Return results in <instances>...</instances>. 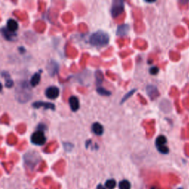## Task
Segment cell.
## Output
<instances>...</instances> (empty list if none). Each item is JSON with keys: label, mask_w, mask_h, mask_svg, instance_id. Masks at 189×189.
Listing matches in <instances>:
<instances>
[{"label": "cell", "mask_w": 189, "mask_h": 189, "mask_svg": "<svg viewBox=\"0 0 189 189\" xmlns=\"http://www.w3.org/2000/svg\"><path fill=\"white\" fill-rule=\"evenodd\" d=\"M16 98L21 103H26L32 98L30 85L27 81H21L16 88Z\"/></svg>", "instance_id": "cell-1"}, {"label": "cell", "mask_w": 189, "mask_h": 189, "mask_svg": "<svg viewBox=\"0 0 189 189\" xmlns=\"http://www.w3.org/2000/svg\"><path fill=\"white\" fill-rule=\"evenodd\" d=\"M109 41V36L106 32L102 30H98L92 34L90 37L89 42L91 45L95 47H104L108 44Z\"/></svg>", "instance_id": "cell-2"}, {"label": "cell", "mask_w": 189, "mask_h": 189, "mask_svg": "<svg viewBox=\"0 0 189 189\" xmlns=\"http://www.w3.org/2000/svg\"><path fill=\"white\" fill-rule=\"evenodd\" d=\"M25 163L28 167L30 169H33L35 166V165L41 160V157L38 155V153L31 151V152L27 153L24 157Z\"/></svg>", "instance_id": "cell-3"}, {"label": "cell", "mask_w": 189, "mask_h": 189, "mask_svg": "<svg viewBox=\"0 0 189 189\" xmlns=\"http://www.w3.org/2000/svg\"><path fill=\"white\" fill-rule=\"evenodd\" d=\"M31 142L34 145L41 146L45 143L46 142V137L44 135V131L42 130H37L34 132L30 138Z\"/></svg>", "instance_id": "cell-4"}, {"label": "cell", "mask_w": 189, "mask_h": 189, "mask_svg": "<svg viewBox=\"0 0 189 189\" xmlns=\"http://www.w3.org/2000/svg\"><path fill=\"white\" fill-rule=\"evenodd\" d=\"M124 10V2L123 1L116 0L112 2L111 7V14L113 18L120 16Z\"/></svg>", "instance_id": "cell-5"}, {"label": "cell", "mask_w": 189, "mask_h": 189, "mask_svg": "<svg viewBox=\"0 0 189 189\" xmlns=\"http://www.w3.org/2000/svg\"><path fill=\"white\" fill-rule=\"evenodd\" d=\"M60 90L57 87L52 86V87H48L45 90V95L47 98L50 100H55L59 96Z\"/></svg>", "instance_id": "cell-6"}, {"label": "cell", "mask_w": 189, "mask_h": 189, "mask_svg": "<svg viewBox=\"0 0 189 189\" xmlns=\"http://www.w3.org/2000/svg\"><path fill=\"white\" fill-rule=\"evenodd\" d=\"M32 106L33 108L39 109V108H44L45 109H55V105L53 103L50 102H43V101H36L32 104Z\"/></svg>", "instance_id": "cell-7"}, {"label": "cell", "mask_w": 189, "mask_h": 189, "mask_svg": "<svg viewBox=\"0 0 189 189\" xmlns=\"http://www.w3.org/2000/svg\"><path fill=\"white\" fill-rule=\"evenodd\" d=\"M59 64H58L57 62H55V61H51V62H50V63H49L48 65L47 66V70H48L49 74H50V75H51V76H53V75H55L57 73L58 70H59Z\"/></svg>", "instance_id": "cell-8"}, {"label": "cell", "mask_w": 189, "mask_h": 189, "mask_svg": "<svg viewBox=\"0 0 189 189\" xmlns=\"http://www.w3.org/2000/svg\"><path fill=\"white\" fill-rule=\"evenodd\" d=\"M146 92L151 100L156 99L159 96V95H160L157 87L153 85H148L146 87Z\"/></svg>", "instance_id": "cell-9"}, {"label": "cell", "mask_w": 189, "mask_h": 189, "mask_svg": "<svg viewBox=\"0 0 189 189\" xmlns=\"http://www.w3.org/2000/svg\"><path fill=\"white\" fill-rule=\"evenodd\" d=\"M69 104L72 112H76L79 109L80 103L78 98L75 96H71L69 99Z\"/></svg>", "instance_id": "cell-10"}, {"label": "cell", "mask_w": 189, "mask_h": 189, "mask_svg": "<svg viewBox=\"0 0 189 189\" xmlns=\"http://www.w3.org/2000/svg\"><path fill=\"white\" fill-rule=\"evenodd\" d=\"M18 28H19V25H18L17 22L16 20H14L13 19H10L7 20L6 28L9 31H10L12 33H15L18 30Z\"/></svg>", "instance_id": "cell-11"}, {"label": "cell", "mask_w": 189, "mask_h": 189, "mask_svg": "<svg viewBox=\"0 0 189 189\" xmlns=\"http://www.w3.org/2000/svg\"><path fill=\"white\" fill-rule=\"evenodd\" d=\"M129 31V26L128 25L124 24V25H120V26H118L116 34H117V35H118V36H125V35H127Z\"/></svg>", "instance_id": "cell-12"}, {"label": "cell", "mask_w": 189, "mask_h": 189, "mask_svg": "<svg viewBox=\"0 0 189 189\" xmlns=\"http://www.w3.org/2000/svg\"><path fill=\"white\" fill-rule=\"evenodd\" d=\"M1 34L4 36V38L8 40V41H12V40H13V38L16 36V33L10 32L6 28H1Z\"/></svg>", "instance_id": "cell-13"}, {"label": "cell", "mask_w": 189, "mask_h": 189, "mask_svg": "<svg viewBox=\"0 0 189 189\" xmlns=\"http://www.w3.org/2000/svg\"><path fill=\"white\" fill-rule=\"evenodd\" d=\"M92 130H93V132H94L95 135H98V136H101V135H102L103 133H104V129L101 123L96 122V123H93V126H92Z\"/></svg>", "instance_id": "cell-14"}, {"label": "cell", "mask_w": 189, "mask_h": 189, "mask_svg": "<svg viewBox=\"0 0 189 189\" xmlns=\"http://www.w3.org/2000/svg\"><path fill=\"white\" fill-rule=\"evenodd\" d=\"M1 76L5 80V87L7 88H10L13 85V81L10 78V75L7 72H3L1 73Z\"/></svg>", "instance_id": "cell-15"}, {"label": "cell", "mask_w": 189, "mask_h": 189, "mask_svg": "<svg viewBox=\"0 0 189 189\" xmlns=\"http://www.w3.org/2000/svg\"><path fill=\"white\" fill-rule=\"evenodd\" d=\"M40 80H41V75H40V72H36V73L34 74L33 75V77L31 78L30 81V84L32 87H35V86L38 85L40 82Z\"/></svg>", "instance_id": "cell-16"}, {"label": "cell", "mask_w": 189, "mask_h": 189, "mask_svg": "<svg viewBox=\"0 0 189 189\" xmlns=\"http://www.w3.org/2000/svg\"><path fill=\"white\" fill-rule=\"evenodd\" d=\"M166 137L163 136V135H160L158 138L156 139V146H157V148H160V147L164 146L165 144L166 143Z\"/></svg>", "instance_id": "cell-17"}, {"label": "cell", "mask_w": 189, "mask_h": 189, "mask_svg": "<svg viewBox=\"0 0 189 189\" xmlns=\"http://www.w3.org/2000/svg\"><path fill=\"white\" fill-rule=\"evenodd\" d=\"M175 33L177 37H183L185 36V33H186V30L184 28L180 26L175 30Z\"/></svg>", "instance_id": "cell-18"}, {"label": "cell", "mask_w": 189, "mask_h": 189, "mask_svg": "<svg viewBox=\"0 0 189 189\" xmlns=\"http://www.w3.org/2000/svg\"><path fill=\"white\" fill-rule=\"evenodd\" d=\"M116 186V181L114 179H110L106 180L105 183V187L107 189H114Z\"/></svg>", "instance_id": "cell-19"}, {"label": "cell", "mask_w": 189, "mask_h": 189, "mask_svg": "<svg viewBox=\"0 0 189 189\" xmlns=\"http://www.w3.org/2000/svg\"><path fill=\"white\" fill-rule=\"evenodd\" d=\"M97 93L101 95H103V96H110L112 94L111 92L106 90V89L103 88V87H98V89H97Z\"/></svg>", "instance_id": "cell-20"}, {"label": "cell", "mask_w": 189, "mask_h": 189, "mask_svg": "<svg viewBox=\"0 0 189 189\" xmlns=\"http://www.w3.org/2000/svg\"><path fill=\"white\" fill-rule=\"evenodd\" d=\"M119 188L120 189H130L131 185L130 182L126 180H122L121 182H119Z\"/></svg>", "instance_id": "cell-21"}, {"label": "cell", "mask_w": 189, "mask_h": 189, "mask_svg": "<svg viewBox=\"0 0 189 189\" xmlns=\"http://www.w3.org/2000/svg\"><path fill=\"white\" fill-rule=\"evenodd\" d=\"M188 1H178V4H179V7L181 10H186L188 8Z\"/></svg>", "instance_id": "cell-22"}, {"label": "cell", "mask_w": 189, "mask_h": 189, "mask_svg": "<svg viewBox=\"0 0 189 189\" xmlns=\"http://www.w3.org/2000/svg\"><path fill=\"white\" fill-rule=\"evenodd\" d=\"M170 57L172 59V60L175 61V62H177L180 59V55L177 53H175V52H171Z\"/></svg>", "instance_id": "cell-23"}, {"label": "cell", "mask_w": 189, "mask_h": 189, "mask_svg": "<svg viewBox=\"0 0 189 189\" xmlns=\"http://www.w3.org/2000/svg\"><path fill=\"white\" fill-rule=\"evenodd\" d=\"M135 91H136V90H131L130 92H129V93H128L127 94L125 95H124V97H123V98H122L121 102H120V104H123V102H125V101H126V100L129 99V98H130L131 96H132V95H133V93H135Z\"/></svg>", "instance_id": "cell-24"}, {"label": "cell", "mask_w": 189, "mask_h": 189, "mask_svg": "<svg viewBox=\"0 0 189 189\" xmlns=\"http://www.w3.org/2000/svg\"><path fill=\"white\" fill-rule=\"evenodd\" d=\"M188 47H189V41H185L182 44H180L177 45V48L179 50H184Z\"/></svg>", "instance_id": "cell-25"}, {"label": "cell", "mask_w": 189, "mask_h": 189, "mask_svg": "<svg viewBox=\"0 0 189 189\" xmlns=\"http://www.w3.org/2000/svg\"><path fill=\"white\" fill-rule=\"evenodd\" d=\"M157 149H158V151H160V152H161L162 154H168L169 151V148H168L166 146L160 147V148H157Z\"/></svg>", "instance_id": "cell-26"}, {"label": "cell", "mask_w": 189, "mask_h": 189, "mask_svg": "<svg viewBox=\"0 0 189 189\" xmlns=\"http://www.w3.org/2000/svg\"><path fill=\"white\" fill-rule=\"evenodd\" d=\"M171 95L172 97H176L179 95V91L176 87H172V91H171Z\"/></svg>", "instance_id": "cell-27"}, {"label": "cell", "mask_w": 189, "mask_h": 189, "mask_svg": "<svg viewBox=\"0 0 189 189\" xmlns=\"http://www.w3.org/2000/svg\"><path fill=\"white\" fill-rule=\"evenodd\" d=\"M159 69L157 67H153L150 69V73L152 74V75H156V74L158 72Z\"/></svg>", "instance_id": "cell-28"}, {"label": "cell", "mask_w": 189, "mask_h": 189, "mask_svg": "<svg viewBox=\"0 0 189 189\" xmlns=\"http://www.w3.org/2000/svg\"><path fill=\"white\" fill-rule=\"evenodd\" d=\"M183 104H184V106L186 107L187 109H189V95H188V96L184 99Z\"/></svg>", "instance_id": "cell-29"}, {"label": "cell", "mask_w": 189, "mask_h": 189, "mask_svg": "<svg viewBox=\"0 0 189 189\" xmlns=\"http://www.w3.org/2000/svg\"><path fill=\"white\" fill-rule=\"evenodd\" d=\"M175 105H176L177 109L178 112H179V113L182 112V109H181L180 106V103H179V101H178V100H177V101H176V103H175Z\"/></svg>", "instance_id": "cell-30"}, {"label": "cell", "mask_w": 189, "mask_h": 189, "mask_svg": "<svg viewBox=\"0 0 189 189\" xmlns=\"http://www.w3.org/2000/svg\"><path fill=\"white\" fill-rule=\"evenodd\" d=\"M185 154L189 156V143H186L185 146Z\"/></svg>", "instance_id": "cell-31"}, {"label": "cell", "mask_w": 189, "mask_h": 189, "mask_svg": "<svg viewBox=\"0 0 189 189\" xmlns=\"http://www.w3.org/2000/svg\"><path fill=\"white\" fill-rule=\"evenodd\" d=\"M185 131V138H188L189 139V124L187 126V128H186V130Z\"/></svg>", "instance_id": "cell-32"}, {"label": "cell", "mask_w": 189, "mask_h": 189, "mask_svg": "<svg viewBox=\"0 0 189 189\" xmlns=\"http://www.w3.org/2000/svg\"><path fill=\"white\" fill-rule=\"evenodd\" d=\"M183 93H189V84H188L186 86H185V87L184 88V90H183Z\"/></svg>", "instance_id": "cell-33"}, {"label": "cell", "mask_w": 189, "mask_h": 189, "mask_svg": "<svg viewBox=\"0 0 189 189\" xmlns=\"http://www.w3.org/2000/svg\"><path fill=\"white\" fill-rule=\"evenodd\" d=\"M183 22H185V23L187 24V25H188V28H189V19H183Z\"/></svg>", "instance_id": "cell-34"}, {"label": "cell", "mask_w": 189, "mask_h": 189, "mask_svg": "<svg viewBox=\"0 0 189 189\" xmlns=\"http://www.w3.org/2000/svg\"><path fill=\"white\" fill-rule=\"evenodd\" d=\"M97 189H106V187L103 186L102 185H99L98 186V188H97Z\"/></svg>", "instance_id": "cell-35"}]
</instances>
